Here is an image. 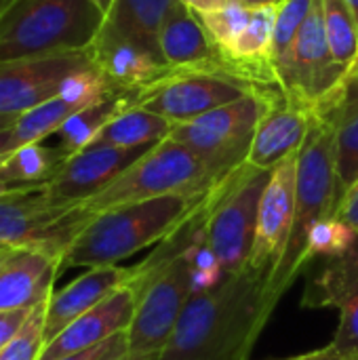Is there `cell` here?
<instances>
[{"instance_id": "obj_1", "label": "cell", "mask_w": 358, "mask_h": 360, "mask_svg": "<svg viewBox=\"0 0 358 360\" xmlns=\"http://www.w3.org/2000/svg\"><path fill=\"white\" fill-rule=\"evenodd\" d=\"M264 285L266 274L247 268L196 291L156 360H249L270 321Z\"/></svg>"}, {"instance_id": "obj_2", "label": "cell", "mask_w": 358, "mask_h": 360, "mask_svg": "<svg viewBox=\"0 0 358 360\" xmlns=\"http://www.w3.org/2000/svg\"><path fill=\"white\" fill-rule=\"evenodd\" d=\"M205 209L207 202L158 243V249L146 262L135 266L131 283L135 289V314L127 331L131 356H158L186 304L196 293L198 257L205 247Z\"/></svg>"}, {"instance_id": "obj_3", "label": "cell", "mask_w": 358, "mask_h": 360, "mask_svg": "<svg viewBox=\"0 0 358 360\" xmlns=\"http://www.w3.org/2000/svg\"><path fill=\"white\" fill-rule=\"evenodd\" d=\"M342 200L335 165V120L317 118L298 154L295 213L285 253L264 285V310L268 319L283 295L293 287L304 266L312 259L314 234L335 217Z\"/></svg>"}, {"instance_id": "obj_4", "label": "cell", "mask_w": 358, "mask_h": 360, "mask_svg": "<svg viewBox=\"0 0 358 360\" xmlns=\"http://www.w3.org/2000/svg\"><path fill=\"white\" fill-rule=\"evenodd\" d=\"M209 194H173L95 213L65 253L61 272L120 266L122 259L171 236L207 202Z\"/></svg>"}, {"instance_id": "obj_5", "label": "cell", "mask_w": 358, "mask_h": 360, "mask_svg": "<svg viewBox=\"0 0 358 360\" xmlns=\"http://www.w3.org/2000/svg\"><path fill=\"white\" fill-rule=\"evenodd\" d=\"M101 25L91 0H13L0 17V63L89 51Z\"/></svg>"}, {"instance_id": "obj_6", "label": "cell", "mask_w": 358, "mask_h": 360, "mask_svg": "<svg viewBox=\"0 0 358 360\" xmlns=\"http://www.w3.org/2000/svg\"><path fill=\"white\" fill-rule=\"evenodd\" d=\"M268 179L270 171L245 162L209 194L205 209V249L222 276L249 268L260 200Z\"/></svg>"}, {"instance_id": "obj_7", "label": "cell", "mask_w": 358, "mask_h": 360, "mask_svg": "<svg viewBox=\"0 0 358 360\" xmlns=\"http://www.w3.org/2000/svg\"><path fill=\"white\" fill-rule=\"evenodd\" d=\"M219 181L186 146L165 139L118 175L106 190L82 202L95 215L114 207L143 202L173 194H209Z\"/></svg>"}, {"instance_id": "obj_8", "label": "cell", "mask_w": 358, "mask_h": 360, "mask_svg": "<svg viewBox=\"0 0 358 360\" xmlns=\"http://www.w3.org/2000/svg\"><path fill=\"white\" fill-rule=\"evenodd\" d=\"M93 215L82 205L55 200L46 188L0 194V245L38 251L63 262Z\"/></svg>"}, {"instance_id": "obj_9", "label": "cell", "mask_w": 358, "mask_h": 360, "mask_svg": "<svg viewBox=\"0 0 358 360\" xmlns=\"http://www.w3.org/2000/svg\"><path fill=\"white\" fill-rule=\"evenodd\" d=\"M270 105L274 101L251 93L190 122L175 124L169 137L196 154L209 173L222 181L247 162L255 129Z\"/></svg>"}, {"instance_id": "obj_10", "label": "cell", "mask_w": 358, "mask_h": 360, "mask_svg": "<svg viewBox=\"0 0 358 360\" xmlns=\"http://www.w3.org/2000/svg\"><path fill=\"white\" fill-rule=\"evenodd\" d=\"M89 57L108 86L116 93L131 95L135 108L148 93L181 74L148 46L101 30L89 46Z\"/></svg>"}, {"instance_id": "obj_11", "label": "cell", "mask_w": 358, "mask_h": 360, "mask_svg": "<svg viewBox=\"0 0 358 360\" xmlns=\"http://www.w3.org/2000/svg\"><path fill=\"white\" fill-rule=\"evenodd\" d=\"M93 65L89 51L0 63V116L19 118L55 97L68 76Z\"/></svg>"}, {"instance_id": "obj_12", "label": "cell", "mask_w": 358, "mask_h": 360, "mask_svg": "<svg viewBox=\"0 0 358 360\" xmlns=\"http://www.w3.org/2000/svg\"><path fill=\"white\" fill-rule=\"evenodd\" d=\"M257 93L251 84L222 74H179L162 86L148 93L137 108L167 118L173 127L190 122L211 110ZM260 95V93H257Z\"/></svg>"}, {"instance_id": "obj_13", "label": "cell", "mask_w": 358, "mask_h": 360, "mask_svg": "<svg viewBox=\"0 0 358 360\" xmlns=\"http://www.w3.org/2000/svg\"><path fill=\"white\" fill-rule=\"evenodd\" d=\"M295 173L298 156H291L274 167L260 200L249 270L262 272L266 278L281 262L289 240L295 213Z\"/></svg>"}, {"instance_id": "obj_14", "label": "cell", "mask_w": 358, "mask_h": 360, "mask_svg": "<svg viewBox=\"0 0 358 360\" xmlns=\"http://www.w3.org/2000/svg\"><path fill=\"white\" fill-rule=\"evenodd\" d=\"M154 148V146H152ZM152 148H112L93 143L72 156L59 167L55 177L44 186L46 192L65 205H82L101 190H106L118 175L137 162Z\"/></svg>"}, {"instance_id": "obj_15", "label": "cell", "mask_w": 358, "mask_h": 360, "mask_svg": "<svg viewBox=\"0 0 358 360\" xmlns=\"http://www.w3.org/2000/svg\"><path fill=\"white\" fill-rule=\"evenodd\" d=\"M116 93L108 86L106 78L93 68H84L68 76L61 91L38 108L25 112L13 124L15 150L27 143H42L46 137L57 135V131L82 108Z\"/></svg>"}, {"instance_id": "obj_16", "label": "cell", "mask_w": 358, "mask_h": 360, "mask_svg": "<svg viewBox=\"0 0 358 360\" xmlns=\"http://www.w3.org/2000/svg\"><path fill=\"white\" fill-rule=\"evenodd\" d=\"M158 49L167 65L181 74H222L230 76L228 63L209 38L200 17L190 6L177 2L158 34Z\"/></svg>"}, {"instance_id": "obj_17", "label": "cell", "mask_w": 358, "mask_h": 360, "mask_svg": "<svg viewBox=\"0 0 358 360\" xmlns=\"http://www.w3.org/2000/svg\"><path fill=\"white\" fill-rule=\"evenodd\" d=\"M135 278V266H99L89 268L84 274L74 278L70 285L55 289L46 302L44 338L46 344L57 338L78 316L99 306L118 289L127 287Z\"/></svg>"}, {"instance_id": "obj_18", "label": "cell", "mask_w": 358, "mask_h": 360, "mask_svg": "<svg viewBox=\"0 0 358 360\" xmlns=\"http://www.w3.org/2000/svg\"><path fill=\"white\" fill-rule=\"evenodd\" d=\"M133 314L135 289L129 283L127 287L118 289L108 300H103L99 306L78 316L57 338H53L42 352V360H57L65 354L93 348L116 338L118 333L129 331Z\"/></svg>"}, {"instance_id": "obj_19", "label": "cell", "mask_w": 358, "mask_h": 360, "mask_svg": "<svg viewBox=\"0 0 358 360\" xmlns=\"http://www.w3.org/2000/svg\"><path fill=\"white\" fill-rule=\"evenodd\" d=\"M61 262L38 251L8 249L0 262V312L32 310L55 291Z\"/></svg>"}, {"instance_id": "obj_20", "label": "cell", "mask_w": 358, "mask_h": 360, "mask_svg": "<svg viewBox=\"0 0 358 360\" xmlns=\"http://www.w3.org/2000/svg\"><path fill=\"white\" fill-rule=\"evenodd\" d=\"M312 122L314 116L310 112L287 101L270 105L255 129L247 165L262 171H272L287 158L298 156Z\"/></svg>"}, {"instance_id": "obj_21", "label": "cell", "mask_w": 358, "mask_h": 360, "mask_svg": "<svg viewBox=\"0 0 358 360\" xmlns=\"http://www.w3.org/2000/svg\"><path fill=\"white\" fill-rule=\"evenodd\" d=\"M179 0H114L103 15L101 32L116 34L160 55L158 34Z\"/></svg>"}, {"instance_id": "obj_22", "label": "cell", "mask_w": 358, "mask_h": 360, "mask_svg": "<svg viewBox=\"0 0 358 360\" xmlns=\"http://www.w3.org/2000/svg\"><path fill=\"white\" fill-rule=\"evenodd\" d=\"M65 158L68 154L59 146L44 143H27L8 152L0 158V194L46 186Z\"/></svg>"}, {"instance_id": "obj_23", "label": "cell", "mask_w": 358, "mask_h": 360, "mask_svg": "<svg viewBox=\"0 0 358 360\" xmlns=\"http://www.w3.org/2000/svg\"><path fill=\"white\" fill-rule=\"evenodd\" d=\"M129 108H135V103L133 97L127 93H110L103 99L82 108L57 131L59 148L68 156L89 148L97 139V135L106 129V124Z\"/></svg>"}, {"instance_id": "obj_24", "label": "cell", "mask_w": 358, "mask_h": 360, "mask_svg": "<svg viewBox=\"0 0 358 360\" xmlns=\"http://www.w3.org/2000/svg\"><path fill=\"white\" fill-rule=\"evenodd\" d=\"M171 131H173V124L167 118L143 108H129L120 112L114 120H110L93 143L124 148V150L152 148L169 139Z\"/></svg>"}, {"instance_id": "obj_25", "label": "cell", "mask_w": 358, "mask_h": 360, "mask_svg": "<svg viewBox=\"0 0 358 360\" xmlns=\"http://www.w3.org/2000/svg\"><path fill=\"white\" fill-rule=\"evenodd\" d=\"M358 281V236L338 255L329 257L323 270L312 278L302 306L308 308H331L335 297Z\"/></svg>"}, {"instance_id": "obj_26", "label": "cell", "mask_w": 358, "mask_h": 360, "mask_svg": "<svg viewBox=\"0 0 358 360\" xmlns=\"http://www.w3.org/2000/svg\"><path fill=\"white\" fill-rule=\"evenodd\" d=\"M323 2V25L333 59L344 68L352 70L358 61V23L346 4V0H321Z\"/></svg>"}, {"instance_id": "obj_27", "label": "cell", "mask_w": 358, "mask_h": 360, "mask_svg": "<svg viewBox=\"0 0 358 360\" xmlns=\"http://www.w3.org/2000/svg\"><path fill=\"white\" fill-rule=\"evenodd\" d=\"M335 165L342 196L358 184V103L335 118Z\"/></svg>"}, {"instance_id": "obj_28", "label": "cell", "mask_w": 358, "mask_h": 360, "mask_svg": "<svg viewBox=\"0 0 358 360\" xmlns=\"http://www.w3.org/2000/svg\"><path fill=\"white\" fill-rule=\"evenodd\" d=\"M253 8H247L238 2L228 0L224 6L207 11V13H198L209 38L213 40V44L217 46L219 53H226L236 38L241 36V32L247 27L249 19H251Z\"/></svg>"}, {"instance_id": "obj_29", "label": "cell", "mask_w": 358, "mask_h": 360, "mask_svg": "<svg viewBox=\"0 0 358 360\" xmlns=\"http://www.w3.org/2000/svg\"><path fill=\"white\" fill-rule=\"evenodd\" d=\"M46 302L32 310L21 331L0 350V360H42V352L46 348Z\"/></svg>"}, {"instance_id": "obj_30", "label": "cell", "mask_w": 358, "mask_h": 360, "mask_svg": "<svg viewBox=\"0 0 358 360\" xmlns=\"http://www.w3.org/2000/svg\"><path fill=\"white\" fill-rule=\"evenodd\" d=\"M312 2L314 0H285L279 6L276 25H274V46H272L274 63L283 59L293 46L304 21L308 19L312 11Z\"/></svg>"}, {"instance_id": "obj_31", "label": "cell", "mask_w": 358, "mask_h": 360, "mask_svg": "<svg viewBox=\"0 0 358 360\" xmlns=\"http://www.w3.org/2000/svg\"><path fill=\"white\" fill-rule=\"evenodd\" d=\"M331 308L340 310V325L331 344L344 354H358V281L335 297Z\"/></svg>"}, {"instance_id": "obj_32", "label": "cell", "mask_w": 358, "mask_h": 360, "mask_svg": "<svg viewBox=\"0 0 358 360\" xmlns=\"http://www.w3.org/2000/svg\"><path fill=\"white\" fill-rule=\"evenodd\" d=\"M127 354H129V340H127V331H124V333H118L116 338H112L103 344L65 354L57 360H120Z\"/></svg>"}, {"instance_id": "obj_33", "label": "cell", "mask_w": 358, "mask_h": 360, "mask_svg": "<svg viewBox=\"0 0 358 360\" xmlns=\"http://www.w3.org/2000/svg\"><path fill=\"white\" fill-rule=\"evenodd\" d=\"M340 226H344L352 236H358V184H354L340 200L335 217Z\"/></svg>"}, {"instance_id": "obj_34", "label": "cell", "mask_w": 358, "mask_h": 360, "mask_svg": "<svg viewBox=\"0 0 358 360\" xmlns=\"http://www.w3.org/2000/svg\"><path fill=\"white\" fill-rule=\"evenodd\" d=\"M32 310H4V312H0V350L21 331V327L25 325Z\"/></svg>"}, {"instance_id": "obj_35", "label": "cell", "mask_w": 358, "mask_h": 360, "mask_svg": "<svg viewBox=\"0 0 358 360\" xmlns=\"http://www.w3.org/2000/svg\"><path fill=\"white\" fill-rule=\"evenodd\" d=\"M358 103V61L354 63V68L348 72L344 84H342V97H340V108H338V114L344 112L346 108H352ZM335 114V118H338Z\"/></svg>"}, {"instance_id": "obj_36", "label": "cell", "mask_w": 358, "mask_h": 360, "mask_svg": "<svg viewBox=\"0 0 358 360\" xmlns=\"http://www.w3.org/2000/svg\"><path fill=\"white\" fill-rule=\"evenodd\" d=\"M270 360H358V354H344L333 344H327L325 348H319V350H312V352H304V354H295V356H287V359Z\"/></svg>"}, {"instance_id": "obj_37", "label": "cell", "mask_w": 358, "mask_h": 360, "mask_svg": "<svg viewBox=\"0 0 358 360\" xmlns=\"http://www.w3.org/2000/svg\"><path fill=\"white\" fill-rule=\"evenodd\" d=\"M179 2L186 4V6H190L196 13H207V11H213V8L224 6L228 0H179Z\"/></svg>"}, {"instance_id": "obj_38", "label": "cell", "mask_w": 358, "mask_h": 360, "mask_svg": "<svg viewBox=\"0 0 358 360\" xmlns=\"http://www.w3.org/2000/svg\"><path fill=\"white\" fill-rule=\"evenodd\" d=\"M13 150H15V137H13V127H8L0 131V158Z\"/></svg>"}, {"instance_id": "obj_39", "label": "cell", "mask_w": 358, "mask_h": 360, "mask_svg": "<svg viewBox=\"0 0 358 360\" xmlns=\"http://www.w3.org/2000/svg\"><path fill=\"white\" fill-rule=\"evenodd\" d=\"M232 2H238L247 8H264V6H281L285 0H232Z\"/></svg>"}, {"instance_id": "obj_40", "label": "cell", "mask_w": 358, "mask_h": 360, "mask_svg": "<svg viewBox=\"0 0 358 360\" xmlns=\"http://www.w3.org/2000/svg\"><path fill=\"white\" fill-rule=\"evenodd\" d=\"M91 2H93V4H95V6H97L101 13H103V15H106V13H108V8L112 6V2H114V0H91Z\"/></svg>"}, {"instance_id": "obj_41", "label": "cell", "mask_w": 358, "mask_h": 360, "mask_svg": "<svg viewBox=\"0 0 358 360\" xmlns=\"http://www.w3.org/2000/svg\"><path fill=\"white\" fill-rule=\"evenodd\" d=\"M15 122H17V118H13V116H0V131L13 127Z\"/></svg>"}, {"instance_id": "obj_42", "label": "cell", "mask_w": 358, "mask_h": 360, "mask_svg": "<svg viewBox=\"0 0 358 360\" xmlns=\"http://www.w3.org/2000/svg\"><path fill=\"white\" fill-rule=\"evenodd\" d=\"M346 4L350 6V11H352V15H354V19H357L358 23V0H346Z\"/></svg>"}, {"instance_id": "obj_43", "label": "cell", "mask_w": 358, "mask_h": 360, "mask_svg": "<svg viewBox=\"0 0 358 360\" xmlns=\"http://www.w3.org/2000/svg\"><path fill=\"white\" fill-rule=\"evenodd\" d=\"M11 4H13V0H0V17H2V13H4Z\"/></svg>"}, {"instance_id": "obj_44", "label": "cell", "mask_w": 358, "mask_h": 360, "mask_svg": "<svg viewBox=\"0 0 358 360\" xmlns=\"http://www.w3.org/2000/svg\"><path fill=\"white\" fill-rule=\"evenodd\" d=\"M120 360H156V356H146V359H137V356H131V354H127L124 359Z\"/></svg>"}, {"instance_id": "obj_45", "label": "cell", "mask_w": 358, "mask_h": 360, "mask_svg": "<svg viewBox=\"0 0 358 360\" xmlns=\"http://www.w3.org/2000/svg\"><path fill=\"white\" fill-rule=\"evenodd\" d=\"M4 251H8V249H6V247H2V245H0V253H4Z\"/></svg>"}, {"instance_id": "obj_46", "label": "cell", "mask_w": 358, "mask_h": 360, "mask_svg": "<svg viewBox=\"0 0 358 360\" xmlns=\"http://www.w3.org/2000/svg\"><path fill=\"white\" fill-rule=\"evenodd\" d=\"M6 253V251H4ZM4 253H0V262H2V257H4Z\"/></svg>"}]
</instances>
